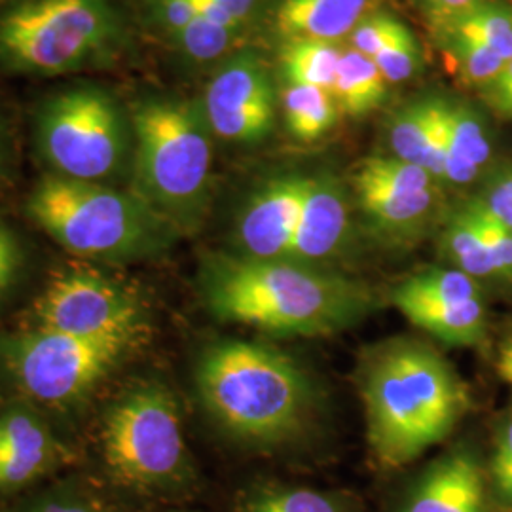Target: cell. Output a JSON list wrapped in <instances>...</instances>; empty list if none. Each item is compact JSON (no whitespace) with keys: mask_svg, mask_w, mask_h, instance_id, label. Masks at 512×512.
I'll return each mask as SVG.
<instances>
[{"mask_svg":"<svg viewBox=\"0 0 512 512\" xmlns=\"http://www.w3.org/2000/svg\"><path fill=\"white\" fill-rule=\"evenodd\" d=\"M446 99H423L404 105L389 122L391 156L420 165L439 183H444L446 156L450 147Z\"/></svg>","mask_w":512,"mask_h":512,"instance_id":"cell-15","label":"cell"},{"mask_svg":"<svg viewBox=\"0 0 512 512\" xmlns=\"http://www.w3.org/2000/svg\"><path fill=\"white\" fill-rule=\"evenodd\" d=\"M467 205L494 262L497 281L503 285H512V228L494 217L476 198L467 202Z\"/></svg>","mask_w":512,"mask_h":512,"instance_id":"cell-31","label":"cell"},{"mask_svg":"<svg viewBox=\"0 0 512 512\" xmlns=\"http://www.w3.org/2000/svg\"><path fill=\"white\" fill-rule=\"evenodd\" d=\"M196 385L211 418L234 439L277 450L310 433L321 412L315 378L283 349L224 340L205 349Z\"/></svg>","mask_w":512,"mask_h":512,"instance_id":"cell-3","label":"cell"},{"mask_svg":"<svg viewBox=\"0 0 512 512\" xmlns=\"http://www.w3.org/2000/svg\"><path fill=\"white\" fill-rule=\"evenodd\" d=\"M220 6L238 21L243 27V23L251 18L253 10H255L256 0H217Z\"/></svg>","mask_w":512,"mask_h":512,"instance_id":"cell-41","label":"cell"},{"mask_svg":"<svg viewBox=\"0 0 512 512\" xmlns=\"http://www.w3.org/2000/svg\"><path fill=\"white\" fill-rule=\"evenodd\" d=\"M488 471L471 448L435 459L401 501L399 512H488Z\"/></svg>","mask_w":512,"mask_h":512,"instance_id":"cell-14","label":"cell"},{"mask_svg":"<svg viewBox=\"0 0 512 512\" xmlns=\"http://www.w3.org/2000/svg\"><path fill=\"white\" fill-rule=\"evenodd\" d=\"M27 215L65 251L82 258L139 260L165 251L179 230L135 192L48 173Z\"/></svg>","mask_w":512,"mask_h":512,"instance_id":"cell-5","label":"cell"},{"mask_svg":"<svg viewBox=\"0 0 512 512\" xmlns=\"http://www.w3.org/2000/svg\"><path fill=\"white\" fill-rule=\"evenodd\" d=\"M372 0H283L277 8V31L287 38L338 42L365 18Z\"/></svg>","mask_w":512,"mask_h":512,"instance_id":"cell-19","label":"cell"},{"mask_svg":"<svg viewBox=\"0 0 512 512\" xmlns=\"http://www.w3.org/2000/svg\"><path fill=\"white\" fill-rule=\"evenodd\" d=\"M101 444L110 476L131 490H171L190 478L179 404L164 385L135 387L114 404Z\"/></svg>","mask_w":512,"mask_h":512,"instance_id":"cell-8","label":"cell"},{"mask_svg":"<svg viewBox=\"0 0 512 512\" xmlns=\"http://www.w3.org/2000/svg\"><path fill=\"white\" fill-rule=\"evenodd\" d=\"M283 112L289 133L302 143L319 141L336 126L340 116L336 99L329 90L298 84H287Z\"/></svg>","mask_w":512,"mask_h":512,"instance_id":"cell-23","label":"cell"},{"mask_svg":"<svg viewBox=\"0 0 512 512\" xmlns=\"http://www.w3.org/2000/svg\"><path fill=\"white\" fill-rule=\"evenodd\" d=\"M353 184L393 190H427L435 188L439 181L420 165L408 164L395 156H374L359 164Z\"/></svg>","mask_w":512,"mask_h":512,"instance_id":"cell-29","label":"cell"},{"mask_svg":"<svg viewBox=\"0 0 512 512\" xmlns=\"http://www.w3.org/2000/svg\"><path fill=\"white\" fill-rule=\"evenodd\" d=\"M148 4L154 23L169 38L175 37L196 18V10L190 0H148Z\"/></svg>","mask_w":512,"mask_h":512,"instance_id":"cell-36","label":"cell"},{"mask_svg":"<svg viewBox=\"0 0 512 512\" xmlns=\"http://www.w3.org/2000/svg\"><path fill=\"white\" fill-rule=\"evenodd\" d=\"M38 329L135 349L148 336V313L139 294L90 266H69L52 275L35 302Z\"/></svg>","mask_w":512,"mask_h":512,"instance_id":"cell-10","label":"cell"},{"mask_svg":"<svg viewBox=\"0 0 512 512\" xmlns=\"http://www.w3.org/2000/svg\"><path fill=\"white\" fill-rule=\"evenodd\" d=\"M391 296L423 300H473L482 298V283L456 268H427L399 283Z\"/></svg>","mask_w":512,"mask_h":512,"instance_id":"cell-26","label":"cell"},{"mask_svg":"<svg viewBox=\"0 0 512 512\" xmlns=\"http://www.w3.org/2000/svg\"><path fill=\"white\" fill-rule=\"evenodd\" d=\"M353 186L370 230L389 245L414 243L437 211V186L427 190H393L366 184Z\"/></svg>","mask_w":512,"mask_h":512,"instance_id":"cell-17","label":"cell"},{"mask_svg":"<svg viewBox=\"0 0 512 512\" xmlns=\"http://www.w3.org/2000/svg\"><path fill=\"white\" fill-rule=\"evenodd\" d=\"M128 344L33 329L0 342L4 366L19 389L38 403L71 404L101 384L124 361Z\"/></svg>","mask_w":512,"mask_h":512,"instance_id":"cell-9","label":"cell"},{"mask_svg":"<svg viewBox=\"0 0 512 512\" xmlns=\"http://www.w3.org/2000/svg\"><path fill=\"white\" fill-rule=\"evenodd\" d=\"M54 461V437L40 416L21 406L0 414V490L35 482Z\"/></svg>","mask_w":512,"mask_h":512,"instance_id":"cell-16","label":"cell"},{"mask_svg":"<svg viewBox=\"0 0 512 512\" xmlns=\"http://www.w3.org/2000/svg\"><path fill=\"white\" fill-rule=\"evenodd\" d=\"M408 33L410 29L401 19L387 12H374V14H366L365 18L359 21V25L349 35V40H351V48L374 59L389 44H393L395 40L403 38Z\"/></svg>","mask_w":512,"mask_h":512,"instance_id":"cell-32","label":"cell"},{"mask_svg":"<svg viewBox=\"0 0 512 512\" xmlns=\"http://www.w3.org/2000/svg\"><path fill=\"white\" fill-rule=\"evenodd\" d=\"M133 192L179 232L202 222L213 173V131L202 105L148 95L129 107Z\"/></svg>","mask_w":512,"mask_h":512,"instance_id":"cell-4","label":"cell"},{"mask_svg":"<svg viewBox=\"0 0 512 512\" xmlns=\"http://www.w3.org/2000/svg\"><path fill=\"white\" fill-rule=\"evenodd\" d=\"M476 200L512 228V165L497 171Z\"/></svg>","mask_w":512,"mask_h":512,"instance_id":"cell-35","label":"cell"},{"mask_svg":"<svg viewBox=\"0 0 512 512\" xmlns=\"http://www.w3.org/2000/svg\"><path fill=\"white\" fill-rule=\"evenodd\" d=\"M488 482L495 505L501 511L512 512V416L497 433Z\"/></svg>","mask_w":512,"mask_h":512,"instance_id":"cell-33","label":"cell"},{"mask_svg":"<svg viewBox=\"0 0 512 512\" xmlns=\"http://www.w3.org/2000/svg\"><path fill=\"white\" fill-rule=\"evenodd\" d=\"M342 50L336 42L293 38L281 48V71L287 84L332 90Z\"/></svg>","mask_w":512,"mask_h":512,"instance_id":"cell-24","label":"cell"},{"mask_svg":"<svg viewBox=\"0 0 512 512\" xmlns=\"http://www.w3.org/2000/svg\"><path fill=\"white\" fill-rule=\"evenodd\" d=\"M202 279L205 302L219 319L275 336H329L376 308L365 283L287 258L217 255Z\"/></svg>","mask_w":512,"mask_h":512,"instance_id":"cell-1","label":"cell"},{"mask_svg":"<svg viewBox=\"0 0 512 512\" xmlns=\"http://www.w3.org/2000/svg\"><path fill=\"white\" fill-rule=\"evenodd\" d=\"M374 61L389 84L404 82L420 71L421 52L418 40L410 31L408 35L389 44L385 50L374 57Z\"/></svg>","mask_w":512,"mask_h":512,"instance_id":"cell-34","label":"cell"},{"mask_svg":"<svg viewBox=\"0 0 512 512\" xmlns=\"http://www.w3.org/2000/svg\"><path fill=\"white\" fill-rule=\"evenodd\" d=\"M6 158H8V133H6L4 122L0 118V173H2V169L6 165Z\"/></svg>","mask_w":512,"mask_h":512,"instance_id":"cell-43","label":"cell"},{"mask_svg":"<svg viewBox=\"0 0 512 512\" xmlns=\"http://www.w3.org/2000/svg\"><path fill=\"white\" fill-rule=\"evenodd\" d=\"M450 147L446 156L444 183L465 186L478 179L492 158L488 129L475 109L465 103L448 101Z\"/></svg>","mask_w":512,"mask_h":512,"instance_id":"cell-20","label":"cell"},{"mask_svg":"<svg viewBox=\"0 0 512 512\" xmlns=\"http://www.w3.org/2000/svg\"><path fill=\"white\" fill-rule=\"evenodd\" d=\"M359 391L368 446L387 469L404 467L448 439L469 408L467 387L452 363L412 338L368 349Z\"/></svg>","mask_w":512,"mask_h":512,"instance_id":"cell-2","label":"cell"},{"mask_svg":"<svg viewBox=\"0 0 512 512\" xmlns=\"http://www.w3.org/2000/svg\"><path fill=\"white\" fill-rule=\"evenodd\" d=\"M203 114L222 141L251 145L266 139L275 120L272 74L253 52L222 61L205 86Z\"/></svg>","mask_w":512,"mask_h":512,"instance_id":"cell-11","label":"cell"},{"mask_svg":"<svg viewBox=\"0 0 512 512\" xmlns=\"http://www.w3.org/2000/svg\"><path fill=\"white\" fill-rule=\"evenodd\" d=\"M241 512H349V507L336 495L311 488L272 486L249 495Z\"/></svg>","mask_w":512,"mask_h":512,"instance_id":"cell-27","label":"cell"},{"mask_svg":"<svg viewBox=\"0 0 512 512\" xmlns=\"http://www.w3.org/2000/svg\"><path fill=\"white\" fill-rule=\"evenodd\" d=\"M440 40L459 76L467 84L480 88L488 86L495 76L503 71L507 63L501 55L495 54L492 48H488L476 38L442 31Z\"/></svg>","mask_w":512,"mask_h":512,"instance_id":"cell-28","label":"cell"},{"mask_svg":"<svg viewBox=\"0 0 512 512\" xmlns=\"http://www.w3.org/2000/svg\"><path fill=\"white\" fill-rule=\"evenodd\" d=\"M126 44L112 0H16L0 14V69L61 76L109 65Z\"/></svg>","mask_w":512,"mask_h":512,"instance_id":"cell-6","label":"cell"},{"mask_svg":"<svg viewBox=\"0 0 512 512\" xmlns=\"http://www.w3.org/2000/svg\"><path fill=\"white\" fill-rule=\"evenodd\" d=\"M421 2L425 6L427 16L433 21V25L440 29L459 16L475 0H421Z\"/></svg>","mask_w":512,"mask_h":512,"instance_id":"cell-39","label":"cell"},{"mask_svg":"<svg viewBox=\"0 0 512 512\" xmlns=\"http://www.w3.org/2000/svg\"><path fill=\"white\" fill-rule=\"evenodd\" d=\"M304 188L306 175L302 173L277 175L256 188L236 220L238 255L289 260Z\"/></svg>","mask_w":512,"mask_h":512,"instance_id":"cell-12","label":"cell"},{"mask_svg":"<svg viewBox=\"0 0 512 512\" xmlns=\"http://www.w3.org/2000/svg\"><path fill=\"white\" fill-rule=\"evenodd\" d=\"M476 38L505 61L512 59V6L499 0H475L459 16L440 27L439 33Z\"/></svg>","mask_w":512,"mask_h":512,"instance_id":"cell-25","label":"cell"},{"mask_svg":"<svg viewBox=\"0 0 512 512\" xmlns=\"http://www.w3.org/2000/svg\"><path fill=\"white\" fill-rule=\"evenodd\" d=\"M21 260L18 239L0 222V294L14 285L21 270Z\"/></svg>","mask_w":512,"mask_h":512,"instance_id":"cell-38","label":"cell"},{"mask_svg":"<svg viewBox=\"0 0 512 512\" xmlns=\"http://www.w3.org/2000/svg\"><path fill=\"white\" fill-rule=\"evenodd\" d=\"M35 141L54 175L107 184L133 154L131 114L107 88L73 84L38 107Z\"/></svg>","mask_w":512,"mask_h":512,"instance_id":"cell-7","label":"cell"},{"mask_svg":"<svg viewBox=\"0 0 512 512\" xmlns=\"http://www.w3.org/2000/svg\"><path fill=\"white\" fill-rule=\"evenodd\" d=\"M31 512H99L95 507H92L90 503L86 501H80V499H65V497H59V499H50V501H44L37 505Z\"/></svg>","mask_w":512,"mask_h":512,"instance_id":"cell-40","label":"cell"},{"mask_svg":"<svg viewBox=\"0 0 512 512\" xmlns=\"http://www.w3.org/2000/svg\"><path fill=\"white\" fill-rule=\"evenodd\" d=\"M351 238L348 192L330 173L306 175L300 222L289 260L329 268Z\"/></svg>","mask_w":512,"mask_h":512,"instance_id":"cell-13","label":"cell"},{"mask_svg":"<svg viewBox=\"0 0 512 512\" xmlns=\"http://www.w3.org/2000/svg\"><path fill=\"white\" fill-rule=\"evenodd\" d=\"M440 247L450 268L471 275L478 283L497 281L494 262L467 203L459 207L456 213H452V217L446 222Z\"/></svg>","mask_w":512,"mask_h":512,"instance_id":"cell-22","label":"cell"},{"mask_svg":"<svg viewBox=\"0 0 512 512\" xmlns=\"http://www.w3.org/2000/svg\"><path fill=\"white\" fill-rule=\"evenodd\" d=\"M495 366H497L499 376H501L507 384L512 385V349L501 344L499 353H497V363H495Z\"/></svg>","mask_w":512,"mask_h":512,"instance_id":"cell-42","label":"cell"},{"mask_svg":"<svg viewBox=\"0 0 512 512\" xmlns=\"http://www.w3.org/2000/svg\"><path fill=\"white\" fill-rule=\"evenodd\" d=\"M482 95L497 116L512 120V59L488 86L482 88Z\"/></svg>","mask_w":512,"mask_h":512,"instance_id":"cell-37","label":"cell"},{"mask_svg":"<svg viewBox=\"0 0 512 512\" xmlns=\"http://www.w3.org/2000/svg\"><path fill=\"white\" fill-rule=\"evenodd\" d=\"M391 302L416 327L448 346H478L486 336V308L473 300H423L391 296Z\"/></svg>","mask_w":512,"mask_h":512,"instance_id":"cell-18","label":"cell"},{"mask_svg":"<svg viewBox=\"0 0 512 512\" xmlns=\"http://www.w3.org/2000/svg\"><path fill=\"white\" fill-rule=\"evenodd\" d=\"M238 35L239 31L222 27L219 23L196 16L184 27L183 31H179L175 37H171V40L184 59H188L196 65H205V63H213L217 59H222L224 55L228 54Z\"/></svg>","mask_w":512,"mask_h":512,"instance_id":"cell-30","label":"cell"},{"mask_svg":"<svg viewBox=\"0 0 512 512\" xmlns=\"http://www.w3.org/2000/svg\"><path fill=\"white\" fill-rule=\"evenodd\" d=\"M503 346H507V348L512 349V336L503 342Z\"/></svg>","mask_w":512,"mask_h":512,"instance_id":"cell-44","label":"cell"},{"mask_svg":"<svg viewBox=\"0 0 512 512\" xmlns=\"http://www.w3.org/2000/svg\"><path fill=\"white\" fill-rule=\"evenodd\" d=\"M387 86L389 82L376 61L355 48H349L342 52L330 93L334 95L338 109L359 118L384 103Z\"/></svg>","mask_w":512,"mask_h":512,"instance_id":"cell-21","label":"cell"}]
</instances>
